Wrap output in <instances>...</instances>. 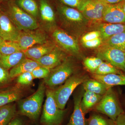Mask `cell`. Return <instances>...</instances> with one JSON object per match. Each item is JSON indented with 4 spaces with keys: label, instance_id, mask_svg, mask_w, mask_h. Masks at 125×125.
Here are the masks:
<instances>
[{
    "label": "cell",
    "instance_id": "6da1fadb",
    "mask_svg": "<svg viewBox=\"0 0 125 125\" xmlns=\"http://www.w3.org/2000/svg\"><path fill=\"white\" fill-rule=\"evenodd\" d=\"M45 85L44 82H42L34 93L19 102V111L21 115L32 120H37L40 116L46 94Z\"/></svg>",
    "mask_w": 125,
    "mask_h": 125
},
{
    "label": "cell",
    "instance_id": "7a4b0ae2",
    "mask_svg": "<svg viewBox=\"0 0 125 125\" xmlns=\"http://www.w3.org/2000/svg\"><path fill=\"white\" fill-rule=\"evenodd\" d=\"M46 96L43 106L40 123L42 125H60L62 123L65 111L59 108L54 95V90L46 89Z\"/></svg>",
    "mask_w": 125,
    "mask_h": 125
},
{
    "label": "cell",
    "instance_id": "3957f363",
    "mask_svg": "<svg viewBox=\"0 0 125 125\" xmlns=\"http://www.w3.org/2000/svg\"><path fill=\"white\" fill-rule=\"evenodd\" d=\"M93 109L115 121L120 115L125 113L117 94L112 88L108 89Z\"/></svg>",
    "mask_w": 125,
    "mask_h": 125
},
{
    "label": "cell",
    "instance_id": "277c9868",
    "mask_svg": "<svg viewBox=\"0 0 125 125\" xmlns=\"http://www.w3.org/2000/svg\"><path fill=\"white\" fill-rule=\"evenodd\" d=\"M89 79L85 75L74 74L66 81L64 84L54 90V98L59 108L64 109L70 97L79 85Z\"/></svg>",
    "mask_w": 125,
    "mask_h": 125
},
{
    "label": "cell",
    "instance_id": "5b68a950",
    "mask_svg": "<svg viewBox=\"0 0 125 125\" xmlns=\"http://www.w3.org/2000/svg\"><path fill=\"white\" fill-rule=\"evenodd\" d=\"M5 13L19 30H32L38 28L36 20L30 14L25 12L17 5L9 0Z\"/></svg>",
    "mask_w": 125,
    "mask_h": 125
},
{
    "label": "cell",
    "instance_id": "8992f818",
    "mask_svg": "<svg viewBox=\"0 0 125 125\" xmlns=\"http://www.w3.org/2000/svg\"><path fill=\"white\" fill-rule=\"evenodd\" d=\"M74 70L73 62L66 58L61 64L51 70L49 75L44 79L45 85L52 89L62 84L73 74Z\"/></svg>",
    "mask_w": 125,
    "mask_h": 125
},
{
    "label": "cell",
    "instance_id": "52a82bcc",
    "mask_svg": "<svg viewBox=\"0 0 125 125\" xmlns=\"http://www.w3.org/2000/svg\"><path fill=\"white\" fill-rule=\"evenodd\" d=\"M97 57L125 72V52L104 44L97 51Z\"/></svg>",
    "mask_w": 125,
    "mask_h": 125
},
{
    "label": "cell",
    "instance_id": "ba28073f",
    "mask_svg": "<svg viewBox=\"0 0 125 125\" xmlns=\"http://www.w3.org/2000/svg\"><path fill=\"white\" fill-rule=\"evenodd\" d=\"M107 5L102 0H83L78 10L88 20L98 22L102 21Z\"/></svg>",
    "mask_w": 125,
    "mask_h": 125
},
{
    "label": "cell",
    "instance_id": "9c48e42d",
    "mask_svg": "<svg viewBox=\"0 0 125 125\" xmlns=\"http://www.w3.org/2000/svg\"><path fill=\"white\" fill-rule=\"evenodd\" d=\"M20 32L5 12L0 11V36L4 41L16 42Z\"/></svg>",
    "mask_w": 125,
    "mask_h": 125
},
{
    "label": "cell",
    "instance_id": "30bf717a",
    "mask_svg": "<svg viewBox=\"0 0 125 125\" xmlns=\"http://www.w3.org/2000/svg\"><path fill=\"white\" fill-rule=\"evenodd\" d=\"M16 42L22 51L36 44L46 42V36L40 32L28 31L21 32Z\"/></svg>",
    "mask_w": 125,
    "mask_h": 125
},
{
    "label": "cell",
    "instance_id": "8fae6325",
    "mask_svg": "<svg viewBox=\"0 0 125 125\" xmlns=\"http://www.w3.org/2000/svg\"><path fill=\"white\" fill-rule=\"evenodd\" d=\"M52 36L56 42L63 49L71 54L77 55L80 48L78 42L73 37L64 31L56 30L53 32Z\"/></svg>",
    "mask_w": 125,
    "mask_h": 125
},
{
    "label": "cell",
    "instance_id": "7c38bea8",
    "mask_svg": "<svg viewBox=\"0 0 125 125\" xmlns=\"http://www.w3.org/2000/svg\"><path fill=\"white\" fill-rule=\"evenodd\" d=\"M66 58L64 52L55 47L52 51L36 61L43 66L52 69L61 64Z\"/></svg>",
    "mask_w": 125,
    "mask_h": 125
},
{
    "label": "cell",
    "instance_id": "4fadbf2b",
    "mask_svg": "<svg viewBox=\"0 0 125 125\" xmlns=\"http://www.w3.org/2000/svg\"><path fill=\"white\" fill-rule=\"evenodd\" d=\"M102 21L110 23H125V14L118 4H108L103 15Z\"/></svg>",
    "mask_w": 125,
    "mask_h": 125
},
{
    "label": "cell",
    "instance_id": "5bb4252c",
    "mask_svg": "<svg viewBox=\"0 0 125 125\" xmlns=\"http://www.w3.org/2000/svg\"><path fill=\"white\" fill-rule=\"evenodd\" d=\"M83 94L80 93L74 98L73 111L69 123L66 125H87L85 114L83 112L81 106Z\"/></svg>",
    "mask_w": 125,
    "mask_h": 125
},
{
    "label": "cell",
    "instance_id": "9a60e30c",
    "mask_svg": "<svg viewBox=\"0 0 125 125\" xmlns=\"http://www.w3.org/2000/svg\"><path fill=\"white\" fill-rule=\"evenodd\" d=\"M55 47V46L54 44L47 42L38 46L32 47L23 52L26 58L36 61L49 53Z\"/></svg>",
    "mask_w": 125,
    "mask_h": 125
},
{
    "label": "cell",
    "instance_id": "2e32d148",
    "mask_svg": "<svg viewBox=\"0 0 125 125\" xmlns=\"http://www.w3.org/2000/svg\"><path fill=\"white\" fill-rule=\"evenodd\" d=\"M24 94L23 91L19 86L0 91V107L20 100Z\"/></svg>",
    "mask_w": 125,
    "mask_h": 125
},
{
    "label": "cell",
    "instance_id": "e0dca14e",
    "mask_svg": "<svg viewBox=\"0 0 125 125\" xmlns=\"http://www.w3.org/2000/svg\"><path fill=\"white\" fill-rule=\"evenodd\" d=\"M42 66L36 61L25 58L18 65L10 70V75L11 79L16 78L25 72H31L35 68Z\"/></svg>",
    "mask_w": 125,
    "mask_h": 125
},
{
    "label": "cell",
    "instance_id": "ac0fdd59",
    "mask_svg": "<svg viewBox=\"0 0 125 125\" xmlns=\"http://www.w3.org/2000/svg\"><path fill=\"white\" fill-rule=\"evenodd\" d=\"M92 76L105 84L108 88L116 85H125V73H123L104 75L93 74Z\"/></svg>",
    "mask_w": 125,
    "mask_h": 125
},
{
    "label": "cell",
    "instance_id": "d6986e66",
    "mask_svg": "<svg viewBox=\"0 0 125 125\" xmlns=\"http://www.w3.org/2000/svg\"><path fill=\"white\" fill-rule=\"evenodd\" d=\"M98 30L101 34V37L104 41L109 38L125 31V23H103L99 25Z\"/></svg>",
    "mask_w": 125,
    "mask_h": 125
},
{
    "label": "cell",
    "instance_id": "ffe728a7",
    "mask_svg": "<svg viewBox=\"0 0 125 125\" xmlns=\"http://www.w3.org/2000/svg\"><path fill=\"white\" fill-rule=\"evenodd\" d=\"M59 10L67 20L74 23L80 24L86 23L88 20L80 11L72 7L61 6L59 7Z\"/></svg>",
    "mask_w": 125,
    "mask_h": 125
},
{
    "label": "cell",
    "instance_id": "44dd1931",
    "mask_svg": "<svg viewBox=\"0 0 125 125\" xmlns=\"http://www.w3.org/2000/svg\"><path fill=\"white\" fill-rule=\"evenodd\" d=\"M103 96L89 91H85L81 103V109L84 113L86 114L93 109Z\"/></svg>",
    "mask_w": 125,
    "mask_h": 125
},
{
    "label": "cell",
    "instance_id": "7402d4cb",
    "mask_svg": "<svg viewBox=\"0 0 125 125\" xmlns=\"http://www.w3.org/2000/svg\"><path fill=\"white\" fill-rule=\"evenodd\" d=\"M26 58L23 51L18 52L10 55H2L0 57V66L6 69H11Z\"/></svg>",
    "mask_w": 125,
    "mask_h": 125
},
{
    "label": "cell",
    "instance_id": "603a6c76",
    "mask_svg": "<svg viewBox=\"0 0 125 125\" xmlns=\"http://www.w3.org/2000/svg\"><path fill=\"white\" fill-rule=\"evenodd\" d=\"M85 91H89L99 95H104L108 89L106 86L100 81L95 79H88L83 83Z\"/></svg>",
    "mask_w": 125,
    "mask_h": 125
},
{
    "label": "cell",
    "instance_id": "cb8c5ba5",
    "mask_svg": "<svg viewBox=\"0 0 125 125\" xmlns=\"http://www.w3.org/2000/svg\"><path fill=\"white\" fill-rule=\"evenodd\" d=\"M16 113L15 104H9L0 108V125H7Z\"/></svg>",
    "mask_w": 125,
    "mask_h": 125
},
{
    "label": "cell",
    "instance_id": "d4e9b609",
    "mask_svg": "<svg viewBox=\"0 0 125 125\" xmlns=\"http://www.w3.org/2000/svg\"><path fill=\"white\" fill-rule=\"evenodd\" d=\"M104 42V44L125 52V31L112 36Z\"/></svg>",
    "mask_w": 125,
    "mask_h": 125
},
{
    "label": "cell",
    "instance_id": "484cf974",
    "mask_svg": "<svg viewBox=\"0 0 125 125\" xmlns=\"http://www.w3.org/2000/svg\"><path fill=\"white\" fill-rule=\"evenodd\" d=\"M86 120L87 125H116L115 121L104 116L98 113L90 114Z\"/></svg>",
    "mask_w": 125,
    "mask_h": 125
},
{
    "label": "cell",
    "instance_id": "4316f807",
    "mask_svg": "<svg viewBox=\"0 0 125 125\" xmlns=\"http://www.w3.org/2000/svg\"><path fill=\"white\" fill-rule=\"evenodd\" d=\"M40 10L41 17L43 21L52 22L55 20V15L52 8L47 0H40Z\"/></svg>",
    "mask_w": 125,
    "mask_h": 125
},
{
    "label": "cell",
    "instance_id": "83f0119b",
    "mask_svg": "<svg viewBox=\"0 0 125 125\" xmlns=\"http://www.w3.org/2000/svg\"><path fill=\"white\" fill-rule=\"evenodd\" d=\"M17 5L30 15L36 17L38 14V8L34 0H17Z\"/></svg>",
    "mask_w": 125,
    "mask_h": 125
},
{
    "label": "cell",
    "instance_id": "f1b7e54d",
    "mask_svg": "<svg viewBox=\"0 0 125 125\" xmlns=\"http://www.w3.org/2000/svg\"><path fill=\"white\" fill-rule=\"evenodd\" d=\"M0 51L2 55H8L22 51L16 42L4 41L0 45Z\"/></svg>",
    "mask_w": 125,
    "mask_h": 125
},
{
    "label": "cell",
    "instance_id": "f546056e",
    "mask_svg": "<svg viewBox=\"0 0 125 125\" xmlns=\"http://www.w3.org/2000/svg\"><path fill=\"white\" fill-rule=\"evenodd\" d=\"M122 73H123L122 71L118 69L109 62H103L94 74L104 75L110 74H121Z\"/></svg>",
    "mask_w": 125,
    "mask_h": 125
},
{
    "label": "cell",
    "instance_id": "4dcf8cb0",
    "mask_svg": "<svg viewBox=\"0 0 125 125\" xmlns=\"http://www.w3.org/2000/svg\"><path fill=\"white\" fill-rule=\"evenodd\" d=\"M103 61L99 57H90L85 58L84 65L87 69L94 74Z\"/></svg>",
    "mask_w": 125,
    "mask_h": 125
},
{
    "label": "cell",
    "instance_id": "1f68e13d",
    "mask_svg": "<svg viewBox=\"0 0 125 125\" xmlns=\"http://www.w3.org/2000/svg\"><path fill=\"white\" fill-rule=\"evenodd\" d=\"M51 69L43 66H40L35 68L31 72L34 79H44L49 75Z\"/></svg>",
    "mask_w": 125,
    "mask_h": 125
},
{
    "label": "cell",
    "instance_id": "d6a6232c",
    "mask_svg": "<svg viewBox=\"0 0 125 125\" xmlns=\"http://www.w3.org/2000/svg\"><path fill=\"white\" fill-rule=\"evenodd\" d=\"M16 82L19 85H30L34 79L31 72H25L21 74L17 77Z\"/></svg>",
    "mask_w": 125,
    "mask_h": 125
},
{
    "label": "cell",
    "instance_id": "836d02e7",
    "mask_svg": "<svg viewBox=\"0 0 125 125\" xmlns=\"http://www.w3.org/2000/svg\"><path fill=\"white\" fill-rule=\"evenodd\" d=\"M11 79L8 70L0 66V85L8 83Z\"/></svg>",
    "mask_w": 125,
    "mask_h": 125
},
{
    "label": "cell",
    "instance_id": "e575fe53",
    "mask_svg": "<svg viewBox=\"0 0 125 125\" xmlns=\"http://www.w3.org/2000/svg\"><path fill=\"white\" fill-rule=\"evenodd\" d=\"M102 39L98 38L94 40L83 42V45L87 48H93L97 47L101 45L103 42Z\"/></svg>",
    "mask_w": 125,
    "mask_h": 125
},
{
    "label": "cell",
    "instance_id": "d590c367",
    "mask_svg": "<svg viewBox=\"0 0 125 125\" xmlns=\"http://www.w3.org/2000/svg\"><path fill=\"white\" fill-rule=\"evenodd\" d=\"M99 37H101L100 31L98 30L92 31L84 35L81 38V41L82 42H84L94 40Z\"/></svg>",
    "mask_w": 125,
    "mask_h": 125
},
{
    "label": "cell",
    "instance_id": "8d00e7d4",
    "mask_svg": "<svg viewBox=\"0 0 125 125\" xmlns=\"http://www.w3.org/2000/svg\"><path fill=\"white\" fill-rule=\"evenodd\" d=\"M62 4L66 6L72 7L79 8L82 4L83 0H60Z\"/></svg>",
    "mask_w": 125,
    "mask_h": 125
},
{
    "label": "cell",
    "instance_id": "74e56055",
    "mask_svg": "<svg viewBox=\"0 0 125 125\" xmlns=\"http://www.w3.org/2000/svg\"><path fill=\"white\" fill-rule=\"evenodd\" d=\"M115 122L116 125H125V113L120 115Z\"/></svg>",
    "mask_w": 125,
    "mask_h": 125
},
{
    "label": "cell",
    "instance_id": "f35d334b",
    "mask_svg": "<svg viewBox=\"0 0 125 125\" xmlns=\"http://www.w3.org/2000/svg\"><path fill=\"white\" fill-rule=\"evenodd\" d=\"M22 120L19 118H13L7 125H23Z\"/></svg>",
    "mask_w": 125,
    "mask_h": 125
},
{
    "label": "cell",
    "instance_id": "ab89813d",
    "mask_svg": "<svg viewBox=\"0 0 125 125\" xmlns=\"http://www.w3.org/2000/svg\"><path fill=\"white\" fill-rule=\"evenodd\" d=\"M108 4H115L123 1L124 0H102Z\"/></svg>",
    "mask_w": 125,
    "mask_h": 125
},
{
    "label": "cell",
    "instance_id": "60d3db41",
    "mask_svg": "<svg viewBox=\"0 0 125 125\" xmlns=\"http://www.w3.org/2000/svg\"><path fill=\"white\" fill-rule=\"evenodd\" d=\"M118 4L125 14V0H124L123 1L118 3Z\"/></svg>",
    "mask_w": 125,
    "mask_h": 125
},
{
    "label": "cell",
    "instance_id": "b9f144b4",
    "mask_svg": "<svg viewBox=\"0 0 125 125\" xmlns=\"http://www.w3.org/2000/svg\"><path fill=\"white\" fill-rule=\"evenodd\" d=\"M4 40H3V39L1 38V37L0 36V45L2 43V42H4Z\"/></svg>",
    "mask_w": 125,
    "mask_h": 125
},
{
    "label": "cell",
    "instance_id": "7bdbcfd3",
    "mask_svg": "<svg viewBox=\"0 0 125 125\" xmlns=\"http://www.w3.org/2000/svg\"><path fill=\"white\" fill-rule=\"evenodd\" d=\"M7 0H0V2H1V1H5Z\"/></svg>",
    "mask_w": 125,
    "mask_h": 125
},
{
    "label": "cell",
    "instance_id": "ee69618b",
    "mask_svg": "<svg viewBox=\"0 0 125 125\" xmlns=\"http://www.w3.org/2000/svg\"><path fill=\"white\" fill-rule=\"evenodd\" d=\"M2 54H1V52L0 51V57H1V56H2Z\"/></svg>",
    "mask_w": 125,
    "mask_h": 125
},
{
    "label": "cell",
    "instance_id": "f6af8a7d",
    "mask_svg": "<svg viewBox=\"0 0 125 125\" xmlns=\"http://www.w3.org/2000/svg\"><path fill=\"white\" fill-rule=\"evenodd\" d=\"M1 107H0V108Z\"/></svg>",
    "mask_w": 125,
    "mask_h": 125
},
{
    "label": "cell",
    "instance_id": "bcb514c9",
    "mask_svg": "<svg viewBox=\"0 0 125 125\" xmlns=\"http://www.w3.org/2000/svg\"></svg>",
    "mask_w": 125,
    "mask_h": 125
},
{
    "label": "cell",
    "instance_id": "7dc6e473",
    "mask_svg": "<svg viewBox=\"0 0 125 125\" xmlns=\"http://www.w3.org/2000/svg\"></svg>",
    "mask_w": 125,
    "mask_h": 125
}]
</instances>
